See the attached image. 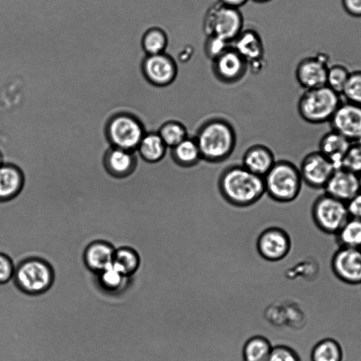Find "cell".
I'll return each mask as SVG.
<instances>
[{
  "instance_id": "obj_1",
  "label": "cell",
  "mask_w": 361,
  "mask_h": 361,
  "mask_svg": "<svg viewBox=\"0 0 361 361\" xmlns=\"http://www.w3.org/2000/svg\"><path fill=\"white\" fill-rule=\"evenodd\" d=\"M219 190L227 202L239 207L254 204L266 192L264 177L243 165H233L224 170L219 179Z\"/></svg>"
},
{
  "instance_id": "obj_2",
  "label": "cell",
  "mask_w": 361,
  "mask_h": 361,
  "mask_svg": "<svg viewBox=\"0 0 361 361\" xmlns=\"http://www.w3.org/2000/svg\"><path fill=\"white\" fill-rule=\"evenodd\" d=\"M195 139L202 159L210 163H219L232 154L235 146L236 135L229 122L222 118H212L202 124Z\"/></svg>"
},
{
  "instance_id": "obj_3",
  "label": "cell",
  "mask_w": 361,
  "mask_h": 361,
  "mask_svg": "<svg viewBox=\"0 0 361 361\" xmlns=\"http://www.w3.org/2000/svg\"><path fill=\"white\" fill-rule=\"evenodd\" d=\"M264 179L266 192L273 200L281 203L294 201L303 183L298 167L287 160L276 161Z\"/></svg>"
},
{
  "instance_id": "obj_4",
  "label": "cell",
  "mask_w": 361,
  "mask_h": 361,
  "mask_svg": "<svg viewBox=\"0 0 361 361\" xmlns=\"http://www.w3.org/2000/svg\"><path fill=\"white\" fill-rule=\"evenodd\" d=\"M341 102V94L324 85L305 90L298 99V112L305 122L322 124L329 122Z\"/></svg>"
},
{
  "instance_id": "obj_5",
  "label": "cell",
  "mask_w": 361,
  "mask_h": 361,
  "mask_svg": "<svg viewBox=\"0 0 361 361\" xmlns=\"http://www.w3.org/2000/svg\"><path fill=\"white\" fill-rule=\"evenodd\" d=\"M13 280L15 286L23 293L41 295L53 285L54 271L46 260L39 257H28L16 267Z\"/></svg>"
},
{
  "instance_id": "obj_6",
  "label": "cell",
  "mask_w": 361,
  "mask_h": 361,
  "mask_svg": "<svg viewBox=\"0 0 361 361\" xmlns=\"http://www.w3.org/2000/svg\"><path fill=\"white\" fill-rule=\"evenodd\" d=\"M106 136L111 147L135 152L146 133L141 121L135 115L122 112L107 121Z\"/></svg>"
},
{
  "instance_id": "obj_7",
  "label": "cell",
  "mask_w": 361,
  "mask_h": 361,
  "mask_svg": "<svg viewBox=\"0 0 361 361\" xmlns=\"http://www.w3.org/2000/svg\"><path fill=\"white\" fill-rule=\"evenodd\" d=\"M311 216L317 228L329 235H336L350 218L345 203L325 192L314 201Z\"/></svg>"
},
{
  "instance_id": "obj_8",
  "label": "cell",
  "mask_w": 361,
  "mask_h": 361,
  "mask_svg": "<svg viewBox=\"0 0 361 361\" xmlns=\"http://www.w3.org/2000/svg\"><path fill=\"white\" fill-rule=\"evenodd\" d=\"M242 26L243 17L239 11L223 4L213 7L205 21V29L209 36L227 42L238 37Z\"/></svg>"
},
{
  "instance_id": "obj_9",
  "label": "cell",
  "mask_w": 361,
  "mask_h": 361,
  "mask_svg": "<svg viewBox=\"0 0 361 361\" xmlns=\"http://www.w3.org/2000/svg\"><path fill=\"white\" fill-rule=\"evenodd\" d=\"M298 169L305 184L313 189H324L337 168L319 151H314L302 158Z\"/></svg>"
},
{
  "instance_id": "obj_10",
  "label": "cell",
  "mask_w": 361,
  "mask_h": 361,
  "mask_svg": "<svg viewBox=\"0 0 361 361\" xmlns=\"http://www.w3.org/2000/svg\"><path fill=\"white\" fill-rule=\"evenodd\" d=\"M291 239L286 230L278 226L266 228L259 234L257 240V249L264 259L280 262L289 254L291 250Z\"/></svg>"
},
{
  "instance_id": "obj_11",
  "label": "cell",
  "mask_w": 361,
  "mask_h": 361,
  "mask_svg": "<svg viewBox=\"0 0 361 361\" xmlns=\"http://www.w3.org/2000/svg\"><path fill=\"white\" fill-rule=\"evenodd\" d=\"M331 269L341 281L361 284V249L339 247L331 257Z\"/></svg>"
},
{
  "instance_id": "obj_12",
  "label": "cell",
  "mask_w": 361,
  "mask_h": 361,
  "mask_svg": "<svg viewBox=\"0 0 361 361\" xmlns=\"http://www.w3.org/2000/svg\"><path fill=\"white\" fill-rule=\"evenodd\" d=\"M331 130L351 142L361 138V105L345 101L341 102L329 121Z\"/></svg>"
},
{
  "instance_id": "obj_13",
  "label": "cell",
  "mask_w": 361,
  "mask_h": 361,
  "mask_svg": "<svg viewBox=\"0 0 361 361\" xmlns=\"http://www.w3.org/2000/svg\"><path fill=\"white\" fill-rule=\"evenodd\" d=\"M142 70L146 80L157 87L171 84L177 75L175 61L164 53L149 55L143 61Z\"/></svg>"
},
{
  "instance_id": "obj_14",
  "label": "cell",
  "mask_w": 361,
  "mask_h": 361,
  "mask_svg": "<svg viewBox=\"0 0 361 361\" xmlns=\"http://www.w3.org/2000/svg\"><path fill=\"white\" fill-rule=\"evenodd\" d=\"M328 66L326 58L319 54L302 60L296 68L298 84L305 90L326 85Z\"/></svg>"
},
{
  "instance_id": "obj_15",
  "label": "cell",
  "mask_w": 361,
  "mask_h": 361,
  "mask_svg": "<svg viewBox=\"0 0 361 361\" xmlns=\"http://www.w3.org/2000/svg\"><path fill=\"white\" fill-rule=\"evenodd\" d=\"M325 193L345 203L360 191L358 176L337 168L324 188Z\"/></svg>"
},
{
  "instance_id": "obj_16",
  "label": "cell",
  "mask_w": 361,
  "mask_h": 361,
  "mask_svg": "<svg viewBox=\"0 0 361 361\" xmlns=\"http://www.w3.org/2000/svg\"><path fill=\"white\" fill-rule=\"evenodd\" d=\"M246 63L235 49H226L214 59V72L221 81L233 83L240 80L245 73Z\"/></svg>"
},
{
  "instance_id": "obj_17",
  "label": "cell",
  "mask_w": 361,
  "mask_h": 361,
  "mask_svg": "<svg viewBox=\"0 0 361 361\" xmlns=\"http://www.w3.org/2000/svg\"><path fill=\"white\" fill-rule=\"evenodd\" d=\"M103 163L109 174L123 178L134 172L137 160L135 152L111 147L104 155Z\"/></svg>"
},
{
  "instance_id": "obj_18",
  "label": "cell",
  "mask_w": 361,
  "mask_h": 361,
  "mask_svg": "<svg viewBox=\"0 0 361 361\" xmlns=\"http://www.w3.org/2000/svg\"><path fill=\"white\" fill-rule=\"evenodd\" d=\"M116 248L104 240H95L85 247L83 260L86 267L99 274L112 264Z\"/></svg>"
},
{
  "instance_id": "obj_19",
  "label": "cell",
  "mask_w": 361,
  "mask_h": 361,
  "mask_svg": "<svg viewBox=\"0 0 361 361\" xmlns=\"http://www.w3.org/2000/svg\"><path fill=\"white\" fill-rule=\"evenodd\" d=\"M25 182L23 171L17 165L3 163L0 165V202L15 198L21 192Z\"/></svg>"
},
{
  "instance_id": "obj_20",
  "label": "cell",
  "mask_w": 361,
  "mask_h": 361,
  "mask_svg": "<svg viewBox=\"0 0 361 361\" xmlns=\"http://www.w3.org/2000/svg\"><path fill=\"white\" fill-rule=\"evenodd\" d=\"M273 152L264 145H256L245 152L243 166L250 171L264 176L275 163Z\"/></svg>"
},
{
  "instance_id": "obj_21",
  "label": "cell",
  "mask_w": 361,
  "mask_h": 361,
  "mask_svg": "<svg viewBox=\"0 0 361 361\" xmlns=\"http://www.w3.org/2000/svg\"><path fill=\"white\" fill-rule=\"evenodd\" d=\"M351 143L340 133L331 130L321 137L318 151L339 168Z\"/></svg>"
},
{
  "instance_id": "obj_22",
  "label": "cell",
  "mask_w": 361,
  "mask_h": 361,
  "mask_svg": "<svg viewBox=\"0 0 361 361\" xmlns=\"http://www.w3.org/2000/svg\"><path fill=\"white\" fill-rule=\"evenodd\" d=\"M172 160L178 166L189 168L202 160L200 152L195 137L188 136L175 147L171 148Z\"/></svg>"
},
{
  "instance_id": "obj_23",
  "label": "cell",
  "mask_w": 361,
  "mask_h": 361,
  "mask_svg": "<svg viewBox=\"0 0 361 361\" xmlns=\"http://www.w3.org/2000/svg\"><path fill=\"white\" fill-rule=\"evenodd\" d=\"M167 147L157 132L146 133L137 150L141 158L149 163H157L165 156Z\"/></svg>"
},
{
  "instance_id": "obj_24",
  "label": "cell",
  "mask_w": 361,
  "mask_h": 361,
  "mask_svg": "<svg viewBox=\"0 0 361 361\" xmlns=\"http://www.w3.org/2000/svg\"><path fill=\"white\" fill-rule=\"evenodd\" d=\"M141 258L137 250L128 246L115 250L112 265L123 275L131 278L139 269Z\"/></svg>"
},
{
  "instance_id": "obj_25",
  "label": "cell",
  "mask_w": 361,
  "mask_h": 361,
  "mask_svg": "<svg viewBox=\"0 0 361 361\" xmlns=\"http://www.w3.org/2000/svg\"><path fill=\"white\" fill-rule=\"evenodd\" d=\"M343 351L336 339L325 338L319 341L312 348L311 361H342Z\"/></svg>"
},
{
  "instance_id": "obj_26",
  "label": "cell",
  "mask_w": 361,
  "mask_h": 361,
  "mask_svg": "<svg viewBox=\"0 0 361 361\" xmlns=\"http://www.w3.org/2000/svg\"><path fill=\"white\" fill-rule=\"evenodd\" d=\"M273 345L264 336H252L243 348V361H267Z\"/></svg>"
},
{
  "instance_id": "obj_27",
  "label": "cell",
  "mask_w": 361,
  "mask_h": 361,
  "mask_svg": "<svg viewBox=\"0 0 361 361\" xmlns=\"http://www.w3.org/2000/svg\"><path fill=\"white\" fill-rule=\"evenodd\" d=\"M235 50L246 61L257 60L263 51L259 36L252 31L240 33L236 38Z\"/></svg>"
},
{
  "instance_id": "obj_28",
  "label": "cell",
  "mask_w": 361,
  "mask_h": 361,
  "mask_svg": "<svg viewBox=\"0 0 361 361\" xmlns=\"http://www.w3.org/2000/svg\"><path fill=\"white\" fill-rule=\"evenodd\" d=\"M335 236L339 247L361 249V220L349 218Z\"/></svg>"
},
{
  "instance_id": "obj_29",
  "label": "cell",
  "mask_w": 361,
  "mask_h": 361,
  "mask_svg": "<svg viewBox=\"0 0 361 361\" xmlns=\"http://www.w3.org/2000/svg\"><path fill=\"white\" fill-rule=\"evenodd\" d=\"M97 274L100 287L111 294L124 290L130 279L120 272L112 264Z\"/></svg>"
},
{
  "instance_id": "obj_30",
  "label": "cell",
  "mask_w": 361,
  "mask_h": 361,
  "mask_svg": "<svg viewBox=\"0 0 361 361\" xmlns=\"http://www.w3.org/2000/svg\"><path fill=\"white\" fill-rule=\"evenodd\" d=\"M157 133L166 146L170 149L188 137L185 126L176 121L165 122L160 126Z\"/></svg>"
},
{
  "instance_id": "obj_31",
  "label": "cell",
  "mask_w": 361,
  "mask_h": 361,
  "mask_svg": "<svg viewBox=\"0 0 361 361\" xmlns=\"http://www.w3.org/2000/svg\"><path fill=\"white\" fill-rule=\"evenodd\" d=\"M142 44L149 55L161 54L167 45V36L161 29L151 28L143 35Z\"/></svg>"
},
{
  "instance_id": "obj_32",
  "label": "cell",
  "mask_w": 361,
  "mask_h": 361,
  "mask_svg": "<svg viewBox=\"0 0 361 361\" xmlns=\"http://www.w3.org/2000/svg\"><path fill=\"white\" fill-rule=\"evenodd\" d=\"M350 72L342 65H334L328 68L326 85L341 95L348 80Z\"/></svg>"
},
{
  "instance_id": "obj_33",
  "label": "cell",
  "mask_w": 361,
  "mask_h": 361,
  "mask_svg": "<svg viewBox=\"0 0 361 361\" xmlns=\"http://www.w3.org/2000/svg\"><path fill=\"white\" fill-rule=\"evenodd\" d=\"M341 94L347 102L361 105V71L350 73Z\"/></svg>"
},
{
  "instance_id": "obj_34",
  "label": "cell",
  "mask_w": 361,
  "mask_h": 361,
  "mask_svg": "<svg viewBox=\"0 0 361 361\" xmlns=\"http://www.w3.org/2000/svg\"><path fill=\"white\" fill-rule=\"evenodd\" d=\"M341 168L357 175L361 173V144L352 142L341 163Z\"/></svg>"
},
{
  "instance_id": "obj_35",
  "label": "cell",
  "mask_w": 361,
  "mask_h": 361,
  "mask_svg": "<svg viewBox=\"0 0 361 361\" xmlns=\"http://www.w3.org/2000/svg\"><path fill=\"white\" fill-rule=\"evenodd\" d=\"M267 361H301L299 354L290 346L277 344L272 347Z\"/></svg>"
},
{
  "instance_id": "obj_36",
  "label": "cell",
  "mask_w": 361,
  "mask_h": 361,
  "mask_svg": "<svg viewBox=\"0 0 361 361\" xmlns=\"http://www.w3.org/2000/svg\"><path fill=\"white\" fill-rule=\"evenodd\" d=\"M15 268L12 258L0 252V285L7 284L13 280Z\"/></svg>"
},
{
  "instance_id": "obj_37",
  "label": "cell",
  "mask_w": 361,
  "mask_h": 361,
  "mask_svg": "<svg viewBox=\"0 0 361 361\" xmlns=\"http://www.w3.org/2000/svg\"><path fill=\"white\" fill-rule=\"evenodd\" d=\"M226 43L227 42L219 37L209 36L206 44V51L208 56L215 59L227 49Z\"/></svg>"
},
{
  "instance_id": "obj_38",
  "label": "cell",
  "mask_w": 361,
  "mask_h": 361,
  "mask_svg": "<svg viewBox=\"0 0 361 361\" xmlns=\"http://www.w3.org/2000/svg\"><path fill=\"white\" fill-rule=\"evenodd\" d=\"M350 218L361 220V191L345 202Z\"/></svg>"
},
{
  "instance_id": "obj_39",
  "label": "cell",
  "mask_w": 361,
  "mask_h": 361,
  "mask_svg": "<svg viewBox=\"0 0 361 361\" xmlns=\"http://www.w3.org/2000/svg\"><path fill=\"white\" fill-rule=\"evenodd\" d=\"M343 6L351 16L361 17V0H342Z\"/></svg>"
},
{
  "instance_id": "obj_40",
  "label": "cell",
  "mask_w": 361,
  "mask_h": 361,
  "mask_svg": "<svg viewBox=\"0 0 361 361\" xmlns=\"http://www.w3.org/2000/svg\"><path fill=\"white\" fill-rule=\"evenodd\" d=\"M221 4L237 8L243 5L247 0H220Z\"/></svg>"
},
{
  "instance_id": "obj_41",
  "label": "cell",
  "mask_w": 361,
  "mask_h": 361,
  "mask_svg": "<svg viewBox=\"0 0 361 361\" xmlns=\"http://www.w3.org/2000/svg\"><path fill=\"white\" fill-rule=\"evenodd\" d=\"M357 176H358L360 188V191H361V173L360 174H358Z\"/></svg>"
},
{
  "instance_id": "obj_42",
  "label": "cell",
  "mask_w": 361,
  "mask_h": 361,
  "mask_svg": "<svg viewBox=\"0 0 361 361\" xmlns=\"http://www.w3.org/2000/svg\"><path fill=\"white\" fill-rule=\"evenodd\" d=\"M4 162H3V155L1 154V152H0V165L2 164Z\"/></svg>"
},
{
  "instance_id": "obj_43",
  "label": "cell",
  "mask_w": 361,
  "mask_h": 361,
  "mask_svg": "<svg viewBox=\"0 0 361 361\" xmlns=\"http://www.w3.org/2000/svg\"><path fill=\"white\" fill-rule=\"evenodd\" d=\"M255 1H269V0H255Z\"/></svg>"
},
{
  "instance_id": "obj_44",
  "label": "cell",
  "mask_w": 361,
  "mask_h": 361,
  "mask_svg": "<svg viewBox=\"0 0 361 361\" xmlns=\"http://www.w3.org/2000/svg\"><path fill=\"white\" fill-rule=\"evenodd\" d=\"M356 142H359L361 144V138L359 140L356 141Z\"/></svg>"
}]
</instances>
